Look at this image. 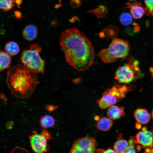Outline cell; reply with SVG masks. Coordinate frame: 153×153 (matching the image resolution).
I'll list each match as a JSON object with an SVG mask.
<instances>
[{
	"label": "cell",
	"mask_w": 153,
	"mask_h": 153,
	"mask_svg": "<svg viewBox=\"0 0 153 153\" xmlns=\"http://www.w3.org/2000/svg\"><path fill=\"white\" fill-rule=\"evenodd\" d=\"M129 1H135V0H129Z\"/></svg>",
	"instance_id": "1f68e13d"
},
{
	"label": "cell",
	"mask_w": 153,
	"mask_h": 153,
	"mask_svg": "<svg viewBox=\"0 0 153 153\" xmlns=\"http://www.w3.org/2000/svg\"><path fill=\"white\" fill-rule=\"evenodd\" d=\"M146 5L144 8L145 13L147 15L153 16V0H144Z\"/></svg>",
	"instance_id": "44dd1931"
},
{
	"label": "cell",
	"mask_w": 153,
	"mask_h": 153,
	"mask_svg": "<svg viewBox=\"0 0 153 153\" xmlns=\"http://www.w3.org/2000/svg\"><path fill=\"white\" fill-rule=\"evenodd\" d=\"M126 5L125 8H130L131 14L135 19L140 18L145 13L144 9L142 7L141 2L137 1L131 3L128 2Z\"/></svg>",
	"instance_id": "30bf717a"
},
{
	"label": "cell",
	"mask_w": 153,
	"mask_h": 153,
	"mask_svg": "<svg viewBox=\"0 0 153 153\" xmlns=\"http://www.w3.org/2000/svg\"><path fill=\"white\" fill-rule=\"evenodd\" d=\"M130 65L120 67L116 71L114 78L120 83H127L132 82L135 78V73Z\"/></svg>",
	"instance_id": "ba28073f"
},
{
	"label": "cell",
	"mask_w": 153,
	"mask_h": 153,
	"mask_svg": "<svg viewBox=\"0 0 153 153\" xmlns=\"http://www.w3.org/2000/svg\"><path fill=\"white\" fill-rule=\"evenodd\" d=\"M129 50L128 41L118 38L112 41L108 47L99 53V58L105 63H112L118 59L124 58L128 54Z\"/></svg>",
	"instance_id": "3957f363"
},
{
	"label": "cell",
	"mask_w": 153,
	"mask_h": 153,
	"mask_svg": "<svg viewBox=\"0 0 153 153\" xmlns=\"http://www.w3.org/2000/svg\"><path fill=\"white\" fill-rule=\"evenodd\" d=\"M58 106L52 105H47L45 108L46 110L50 112H52L56 110L58 108Z\"/></svg>",
	"instance_id": "cb8c5ba5"
},
{
	"label": "cell",
	"mask_w": 153,
	"mask_h": 153,
	"mask_svg": "<svg viewBox=\"0 0 153 153\" xmlns=\"http://www.w3.org/2000/svg\"><path fill=\"white\" fill-rule=\"evenodd\" d=\"M14 125L13 122L12 121H9L6 124V127L8 129H10L12 128Z\"/></svg>",
	"instance_id": "d4e9b609"
},
{
	"label": "cell",
	"mask_w": 153,
	"mask_h": 153,
	"mask_svg": "<svg viewBox=\"0 0 153 153\" xmlns=\"http://www.w3.org/2000/svg\"><path fill=\"white\" fill-rule=\"evenodd\" d=\"M119 20L121 24L125 26H127L131 24L133 18L131 14L124 12L122 13L120 16Z\"/></svg>",
	"instance_id": "ffe728a7"
},
{
	"label": "cell",
	"mask_w": 153,
	"mask_h": 153,
	"mask_svg": "<svg viewBox=\"0 0 153 153\" xmlns=\"http://www.w3.org/2000/svg\"></svg>",
	"instance_id": "d6a6232c"
},
{
	"label": "cell",
	"mask_w": 153,
	"mask_h": 153,
	"mask_svg": "<svg viewBox=\"0 0 153 153\" xmlns=\"http://www.w3.org/2000/svg\"><path fill=\"white\" fill-rule=\"evenodd\" d=\"M151 116L152 118L153 119V109L152 110V112Z\"/></svg>",
	"instance_id": "4dcf8cb0"
},
{
	"label": "cell",
	"mask_w": 153,
	"mask_h": 153,
	"mask_svg": "<svg viewBox=\"0 0 153 153\" xmlns=\"http://www.w3.org/2000/svg\"><path fill=\"white\" fill-rule=\"evenodd\" d=\"M124 93L121 85L115 84L111 88L106 90L103 94L98 103L102 109H105L115 104L117 99L124 97Z\"/></svg>",
	"instance_id": "5b68a950"
},
{
	"label": "cell",
	"mask_w": 153,
	"mask_h": 153,
	"mask_svg": "<svg viewBox=\"0 0 153 153\" xmlns=\"http://www.w3.org/2000/svg\"><path fill=\"white\" fill-rule=\"evenodd\" d=\"M41 134L47 141L53 138L51 133L46 128L42 130Z\"/></svg>",
	"instance_id": "603a6c76"
},
{
	"label": "cell",
	"mask_w": 153,
	"mask_h": 153,
	"mask_svg": "<svg viewBox=\"0 0 153 153\" xmlns=\"http://www.w3.org/2000/svg\"><path fill=\"white\" fill-rule=\"evenodd\" d=\"M136 126L137 129H140L141 128V124L137 122L136 124Z\"/></svg>",
	"instance_id": "83f0119b"
},
{
	"label": "cell",
	"mask_w": 153,
	"mask_h": 153,
	"mask_svg": "<svg viewBox=\"0 0 153 153\" xmlns=\"http://www.w3.org/2000/svg\"><path fill=\"white\" fill-rule=\"evenodd\" d=\"M97 143L95 139L88 135L75 140L70 149L71 153H93L95 152Z\"/></svg>",
	"instance_id": "8992f818"
},
{
	"label": "cell",
	"mask_w": 153,
	"mask_h": 153,
	"mask_svg": "<svg viewBox=\"0 0 153 153\" xmlns=\"http://www.w3.org/2000/svg\"><path fill=\"white\" fill-rule=\"evenodd\" d=\"M55 120L52 116L45 115L41 117L40 120V126L43 128L52 127L55 124Z\"/></svg>",
	"instance_id": "e0dca14e"
},
{
	"label": "cell",
	"mask_w": 153,
	"mask_h": 153,
	"mask_svg": "<svg viewBox=\"0 0 153 153\" xmlns=\"http://www.w3.org/2000/svg\"><path fill=\"white\" fill-rule=\"evenodd\" d=\"M128 146L126 153H135L136 150L135 148V142L133 138H131L128 142Z\"/></svg>",
	"instance_id": "7402d4cb"
},
{
	"label": "cell",
	"mask_w": 153,
	"mask_h": 153,
	"mask_svg": "<svg viewBox=\"0 0 153 153\" xmlns=\"http://www.w3.org/2000/svg\"><path fill=\"white\" fill-rule=\"evenodd\" d=\"M113 122L110 118L102 117L96 124L95 126L98 129L103 131H108L113 125Z\"/></svg>",
	"instance_id": "9a60e30c"
},
{
	"label": "cell",
	"mask_w": 153,
	"mask_h": 153,
	"mask_svg": "<svg viewBox=\"0 0 153 153\" xmlns=\"http://www.w3.org/2000/svg\"><path fill=\"white\" fill-rule=\"evenodd\" d=\"M6 81L12 93L23 99L31 96L40 82L36 73L21 64L16 65L8 71Z\"/></svg>",
	"instance_id": "7a4b0ae2"
},
{
	"label": "cell",
	"mask_w": 153,
	"mask_h": 153,
	"mask_svg": "<svg viewBox=\"0 0 153 153\" xmlns=\"http://www.w3.org/2000/svg\"><path fill=\"white\" fill-rule=\"evenodd\" d=\"M15 3L19 5L21 2V0H14Z\"/></svg>",
	"instance_id": "4316f807"
},
{
	"label": "cell",
	"mask_w": 153,
	"mask_h": 153,
	"mask_svg": "<svg viewBox=\"0 0 153 153\" xmlns=\"http://www.w3.org/2000/svg\"><path fill=\"white\" fill-rule=\"evenodd\" d=\"M15 4L14 0H0V9L8 11L13 8Z\"/></svg>",
	"instance_id": "d6986e66"
},
{
	"label": "cell",
	"mask_w": 153,
	"mask_h": 153,
	"mask_svg": "<svg viewBox=\"0 0 153 153\" xmlns=\"http://www.w3.org/2000/svg\"><path fill=\"white\" fill-rule=\"evenodd\" d=\"M148 152H151V153L153 152V146L152 148H151L149 150Z\"/></svg>",
	"instance_id": "f546056e"
},
{
	"label": "cell",
	"mask_w": 153,
	"mask_h": 153,
	"mask_svg": "<svg viewBox=\"0 0 153 153\" xmlns=\"http://www.w3.org/2000/svg\"><path fill=\"white\" fill-rule=\"evenodd\" d=\"M123 134L121 133L117 137V141L114 144L113 149L116 153H126L128 145L127 141L123 138Z\"/></svg>",
	"instance_id": "4fadbf2b"
},
{
	"label": "cell",
	"mask_w": 153,
	"mask_h": 153,
	"mask_svg": "<svg viewBox=\"0 0 153 153\" xmlns=\"http://www.w3.org/2000/svg\"><path fill=\"white\" fill-rule=\"evenodd\" d=\"M0 97L3 100H4L5 97V96H4V95L3 94L1 95Z\"/></svg>",
	"instance_id": "f1b7e54d"
},
{
	"label": "cell",
	"mask_w": 153,
	"mask_h": 153,
	"mask_svg": "<svg viewBox=\"0 0 153 153\" xmlns=\"http://www.w3.org/2000/svg\"><path fill=\"white\" fill-rule=\"evenodd\" d=\"M134 116L137 122L141 124L148 123L151 116L147 110L141 108L135 110Z\"/></svg>",
	"instance_id": "8fae6325"
},
{
	"label": "cell",
	"mask_w": 153,
	"mask_h": 153,
	"mask_svg": "<svg viewBox=\"0 0 153 153\" xmlns=\"http://www.w3.org/2000/svg\"><path fill=\"white\" fill-rule=\"evenodd\" d=\"M105 153H116L114 149L110 148L106 150H105Z\"/></svg>",
	"instance_id": "484cf974"
},
{
	"label": "cell",
	"mask_w": 153,
	"mask_h": 153,
	"mask_svg": "<svg viewBox=\"0 0 153 153\" xmlns=\"http://www.w3.org/2000/svg\"><path fill=\"white\" fill-rule=\"evenodd\" d=\"M107 115L111 119L115 120L118 119L124 116L125 115L124 107L112 105L108 109Z\"/></svg>",
	"instance_id": "7c38bea8"
},
{
	"label": "cell",
	"mask_w": 153,
	"mask_h": 153,
	"mask_svg": "<svg viewBox=\"0 0 153 153\" xmlns=\"http://www.w3.org/2000/svg\"><path fill=\"white\" fill-rule=\"evenodd\" d=\"M37 29L35 25L30 24L26 26L24 29L22 35L24 38L28 41L35 39L37 37Z\"/></svg>",
	"instance_id": "5bb4252c"
},
{
	"label": "cell",
	"mask_w": 153,
	"mask_h": 153,
	"mask_svg": "<svg viewBox=\"0 0 153 153\" xmlns=\"http://www.w3.org/2000/svg\"><path fill=\"white\" fill-rule=\"evenodd\" d=\"M11 63V58L6 52L0 51V71L8 68Z\"/></svg>",
	"instance_id": "2e32d148"
},
{
	"label": "cell",
	"mask_w": 153,
	"mask_h": 153,
	"mask_svg": "<svg viewBox=\"0 0 153 153\" xmlns=\"http://www.w3.org/2000/svg\"><path fill=\"white\" fill-rule=\"evenodd\" d=\"M60 44L67 63L78 71L89 69L94 59L93 46L86 36L76 28L67 29L61 33Z\"/></svg>",
	"instance_id": "6da1fadb"
},
{
	"label": "cell",
	"mask_w": 153,
	"mask_h": 153,
	"mask_svg": "<svg viewBox=\"0 0 153 153\" xmlns=\"http://www.w3.org/2000/svg\"><path fill=\"white\" fill-rule=\"evenodd\" d=\"M29 142L33 151L36 153H43L48 152L50 147L46 140L41 134H39L35 131H33L29 137Z\"/></svg>",
	"instance_id": "52a82bcc"
},
{
	"label": "cell",
	"mask_w": 153,
	"mask_h": 153,
	"mask_svg": "<svg viewBox=\"0 0 153 153\" xmlns=\"http://www.w3.org/2000/svg\"><path fill=\"white\" fill-rule=\"evenodd\" d=\"M134 140L135 143L140 144L143 147H147V152L153 146V133L146 128L137 133Z\"/></svg>",
	"instance_id": "9c48e42d"
},
{
	"label": "cell",
	"mask_w": 153,
	"mask_h": 153,
	"mask_svg": "<svg viewBox=\"0 0 153 153\" xmlns=\"http://www.w3.org/2000/svg\"><path fill=\"white\" fill-rule=\"evenodd\" d=\"M6 52L10 56H14L18 54L20 51L18 44L13 41L7 42L5 45Z\"/></svg>",
	"instance_id": "ac0fdd59"
},
{
	"label": "cell",
	"mask_w": 153,
	"mask_h": 153,
	"mask_svg": "<svg viewBox=\"0 0 153 153\" xmlns=\"http://www.w3.org/2000/svg\"><path fill=\"white\" fill-rule=\"evenodd\" d=\"M41 50L38 44H32L29 49L22 52L20 57L23 65L30 71L36 73L44 72L46 63L40 56Z\"/></svg>",
	"instance_id": "277c9868"
}]
</instances>
